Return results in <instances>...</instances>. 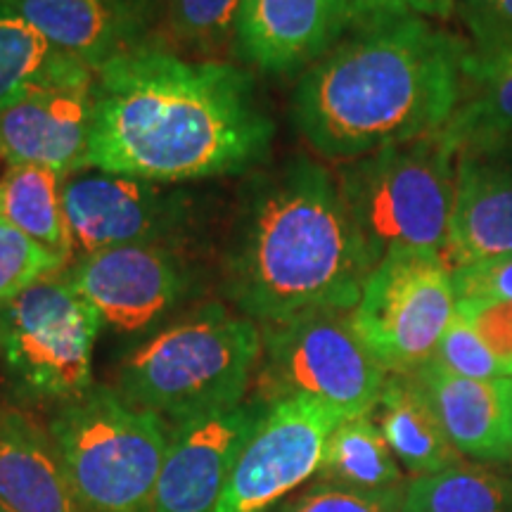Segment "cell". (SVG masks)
I'll return each mask as SVG.
<instances>
[{"label":"cell","mask_w":512,"mask_h":512,"mask_svg":"<svg viewBox=\"0 0 512 512\" xmlns=\"http://www.w3.org/2000/svg\"><path fill=\"white\" fill-rule=\"evenodd\" d=\"M273 136L247 69L150 41L95 72L86 166L169 185L240 176L266 162Z\"/></svg>","instance_id":"1"},{"label":"cell","mask_w":512,"mask_h":512,"mask_svg":"<svg viewBox=\"0 0 512 512\" xmlns=\"http://www.w3.org/2000/svg\"><path fill=\"white\" fill-rule=\"evenodd\" d=\"M467 48L415 15L349 29L299 76L292 126L330 162L439 133L463 93Z\"/></svg>","instance_id":"2"},{"label":"cell","mask_w":512,"mask_h":512,"mask_svg":"<svg viewBox=\"0 0 512 512\" xmlns=\"http://www.w3.org/2000/svg\"><path fill=\"white\" fill-rule=\"evenodd\" d=\"M370 271L337 178L323 164L292 157L242 195L223 254V290L242 316L268 325L351 311Z\"/></svg>","instance_id":"3"},{"label":"cell","mask_w":512,"mask_h":512,"mask_svg":"<svg viewBox=\"0 0 512 512\" xmlns=\"http://www.w3.org/2000/svg\"><path fill=\"white\" fill-rule=\"evenodd\" d=\"M259 358V325L209 302L140 342L121 361L114 389L133 408L178 425L240 406Z\"/></svg>","instance_id":"4"},{"label":"cell","mask_w":512,"mask_h":512,"mask_svg":"<svg viewBox=\"0 0 512 512\" xmlns=\"http://www.w3.org/2000/svg\"><path fill=\"white\" fill-rule=\"evenodd\" d=\"M441 131L339 169V192L373 268L392 252L444 256L458 152Z\"/></svg>","instance_id":"5"},{"label":"cell","mask_w":512,"mask_h":512,"mask_svg":"<svg viewBox=\"0 0 512 512\" xmlns=\"http://www.w3.org/2000/svg\"><path fill=\"white\" fill-rule=\"evenodd\" d=\"M169 430L100 384L55 408L48 427L86 512H150Z\"/></svg>","instance_id":"6"},{"label":"cell","mask_w":512,"mask_h":512,"mask_svg":"<svg viewBox=\"0 0 512 512\" xmlns=\"http://www.w3.org/2000/svg\"><path fill=\"white\" fill-rule=\"evenodd\" d=\"M102 320L67 275H46L0 309V380L12 406H53L93 387Z\"/></svg>","instance_id":"7"},{"label":"cell","mask_w":512,"mask_h":512,"mask_svg":"<svg viewBox=\"0 0 512 512\" xmlns=\"http://www.w3.org/2000/svg\"><path fill=\"white\" fill-rule=\"evenodd\" d=\"M389 373L354 328L351 311H309L261 325V396L320 401L344 420L370 415Z\"/></svg>","instance_id":"8"},{"label":"cell","mask_w":512,"mask_h":512,"mask_svg":"<svg viewBox=\"0 0 512 512\" xmlns=\"http://www.w3.org/2000/svg\"><path fill=\"white\" fill-rule=\"evenodd\" d=\"M456 302L444 256L392 252L368 273L351 320L389 375H408L437 354Z\"/></svg>","instance_id":"9"},{"label":"cell","mask_w":512,"mask_h":512,"mask_svg":"<svg viewBox=\"0 0 512 512\" xmlns=\"http://www.w3.org/2000/svg\"><path fill=\"white\" fill-rule=\"evenodd\" d=\"M62 200L81 256L126 245L183 247L192 228L190 195L169 183L93 169L64 181Z\"/></svg>","instance_id":"10"},{"label":"cell","mask_w":512,"mask_h":512,"mask_svg":"<svg viewBox=\"0 0 512 512\" xmlns=\"http://www.w3.org/2000/svg\"><path fill=\"white\" fill-rule=\"evenodd\" d=\"M67 280L98 311L102 325L124 335L147 332L195 292L197 273L181 245H126L81 256Z\"/></svg>","instance_id":"11"},{"label":"cell","mask_w":512,"mask_h":512,"mask_svg":"<svg viewBox=\"0 0 512 512\" xmlns=\"http://www.w3.org/2000/svg\"><path fill=\"white\" fill-rule=\"evenodd\" d=\"M344 418L325 403L294 396L268 403L230 472L216 512H266L316 475L325 444Z\"/></svg>","instance_id":"12"},{"label":"cell","mask_w":512,"mask_h":512,"mask_svg":"<svg viewBox=\"0 0 512 512\" xmlns=\"http://www.w3.org/2000/svg\"><path fill=\"white\" fill-rule=\"evenodd\" d=\"M93 117L91 69L34 86L0 110V159L8 166H43L64 178L88 169Z\"/></svg>","instance_id":"13"},{"label":"cell","mask_w":512,"mask_h":512,"mask_svg":"<svg viewBox=\"0 0 512 512\" xmlns=\"http://www.w3.org/2000/svg\"><path fill=\"white\" fill-rule=\"evenodd\" d=\"M266 411L268 403L256 396L228 411L171 425L150 512H216L230 472Z\"/></svg>","instance_id":"14"},{"label":"cell","mask_w":512,"mask_h":512,"mask_svg":"<svg viewBox=\"0 0 512 512\" xmlns=\"http://www.w3.org/2000/svg\"><path fill=\"white\" fill-rule=\"evenodd\" d=\"M349 29V0H242L233 53L264 74H292L330 53Z\"/></svg>","instance_id":"15"},{"label":"cell","mask_w":512,"mask_h":512,"mask_svg":"<svg viewBox=\"0 0 512 512\" xmlns=\"http://www.w3.org/2000/svg\"><path fill=\"white\" fill-rule=\"evenodd\" d=\"M91 72L150 43L159 0H0Z\"/></svg>","instance_id":"16"},{"label":"cell","mask_w":512,"mask_h":512,"mask_svg":"<svg viewBox=\"0 0 512 512\" xmlns=\"http://www.w3.org/2000/svg\"><path fill=\"white\" fill-rule=\"evenodd\" d=\"M512 254V152H460L444 261L463 268Z\"/></svg>","instance_id":"17"},{"label":"cell","mask_w":512,"mask_h":512,"mask_svg":"<svg viewBox=\"0 0 512 512\" xmlns=\"http://www.w3.org/2000/svg\"><path fill=\"white\" fill-rule=\"evenodd\" d=\"M413 375L460 453L484 460L510 458L512 377L472 380L448 373L434 358Z\"/></svg>","instance_id":"18"},{"label":"cell","mask_w":512,"mask_h":512,"mask_svg":"<svg viewBox=\"0 0 512 512\" xmlns=\"http://www.w3.org/2000/svg\"><path fill=\"white\" fill-rule=\"evenodd\" d=\"M0 503L12 512H86L50 432L12 403L0 406Z\"/></svg>","instance_id":"19"},{"label":"cell","mask_w":512,"mask_h":512,"mask_svg":"<svg viewBox=\"0 0 512 512\" xmlns=\"http://www.w3.org/2000/svg\"><path fill=\"white\" fill-rule=\"evenodd\" d=\"M441 133L458 155L512 152V41L467 48L463 93Z\"/></svg>","instance_id":"20"},{"label":"cell","mask_w":512,"mask_h":512,"mask_svg":"<svg viewBox=\"0 0 512 512\" xmlns=\"http://www.w3.org/2000/svg\"><path fill=\"white\" fill-rule=\"evenodd\" d=\"M370 415L396 460L415 475L460 465V451L413 373L389 375Z\"/></svg>","instance_id":"21"},{"label":"cell","mask_w":512,"mask_h":512,"mask_svg":"<svg viewBox=\"0 0 512 512\" xmlns=\"http://www.w3.org/2000/svg\"><path fill=\"white\" fill-rule=\"evenodd\" d=\"M64 181L67 178L43 166H8L0 178V221L67 264L74 249L64 214Z\"/></svg>","instance_id":"22"},{"label":"cell","mask_w":512,"mask_h":512,"mask_svg":"<svg viewBox=\"0 0 512 512\" xmlns=\"http://www.w3.org/2000/svg\"><path fill=\"white\" fill-rule=\"evenodd\" d=\"M318 475L356 489H392L401 486V467L384 441L373 415L347 418L335 427L325 444Z\"/></svg>","instance_id":"23"},{"label":"cell","mask_w":512,"mask_h":512,"mask_svg":"<svg viewBox=\"0 0 512 512\" xmlns=\"http://www.w3.org/2000/svg\"><path fill=\"white\" fill-rule=\"evenodd\" d=\"M401 512H512V482L460 463L411 479L403 486Z\"/></svg>","instance_id":"24"},{"label":"cell","mask_w":512,"mask_h":512,"mask_svg":"<svg viewBox=\"0 0 512 512\" xmlns=\"http://www.w3.org/2000/svg\"><path fill=\"white\" fill-rule=\"evenodd\" d=\"M81 69L88 67L60 53L27 19L0 8V110L34 86Z\"/></svg>","instance_id":"25"},{"label":"cell","mask_w":512,"mask_h":512,"mask_svg":"<svg viewBox=\"0 0 512 512\" xmlns=\"http://www.w3.org/2000/svg\"><path fill=\"white\" fill-rule=\"evenodd\" d=\"M242 0H166V29L178 48L214 55L233 48Z\"/></svg>","instance_id":"26"},{"label":"cell","mask_w":512,"mask_h":512,"mask_svg":"<svg viewBox=\"0 0 512 512\" xmlns=\"http://www.w3.org/2000/svg\"><path fill=\"white\" fill-rule=\"evenodd\" d=\"M62 266L60 256L0 221V309L36 280L57 273Z\"/></svg>","instance_id":"27"},{"label":"cell","mask_w":512,"mask_h":512,"mask_svg":"<svg viewBox=\"0 0 512 512\" xmlns=\"http://www.w3.org/2000/svg\"><path fill=\"white\" fill-rule=\"evenodd\" d=\"M401 503L403 486L356 489V486L323 482L292 498L280 512H401Z\"/></svg>","instance_id":"28"},{"label":"cell","mask_w":512,"mask_h":512,"mask_svg":"<svg viewBox=\"0 0 512 512\" xmlns=\"http://www.w3.org/2000/svg\"><path fill=\"white\" fill-rule=\"evenodd\" d=\"M434 361L441 368H446L448 373L472 377V380H496V377H505L494 354L486 349L482 337L458 313L453 316L444 337H441Z\"/></svg>","instance_id":"29"},{"label":"cell","mask_w":512,"mask_h":512,"mask_svg":"<svg viewBox=\"0 0 512 512\" xmlns=\"http://www.w3.org/2000/svg\"><path fill=\"white\" fill-rule=\"evenodd\" d=\"M456 313L482 337L505 377H512V302L503 299H458Z\"/></svg>","instance_id":"30"},{"label":"cell","mask_w":512,"mask_h":512,"mask_svg":"<svg viewBox=\"0 0 512 512\" xmlns=\"http://www.w3.org/2000/svg\"><path fill=\"white\" fill-rule=\"evenodd\" d=\"M456 299H503L512 302V254L453 268Z\"/></svg>","instance_id":"31"},{"label":"cell","mask_w":512,"mask_h":512,"mask_svg":"<svg viewBox=\"0 0 512 512\" xmlns=\"http://www.w3.org/2000/svg\"><path fill=\"white\" fill-rule=\"evenodd\" d=\"M351 29L396 17L448 19L456 12V0H349Z\"/></svg>","instance_id":"32"},{"label":"cell","mask_w":512,"mask_h":512,"mask_svg":"<svg viewBox=\"0 0 512 512\" xmlns=\"http://www.w3.org/2000/svg\"><path fill=\"white\" fill-rule=\"evenodd\" d=\"M472 34V46H494L512 41V0L456 5Z\"/></svg>","instance_id":"33"},{"label":"cell","mask_w":512,"mask_h":512,"mask_svg":"<svg viewBox=\"0 0 512 512\" xmlns=\"http://www.w3.org/2000/svg\"><path fill=\"white\" fill-rule=\"evenodd\" d=\"M508 441H510V458H512V401H510V437H508Z\"/></svg>","instance_id":"34"},{"label":"cell","mask_w":512,"mask_h":512,"mask_svg":"<svg viewBox=\"0 0 512 512\" xmlns=\"http://www.w3.org/2000/svg\"><path fill=\"white\" fill-rule=\"evenodd\" d=\"M460 3H489V0H456V5Z\"/></svg>","instance_id":"35"},{"label":"cell","mask_w":512,"mask_h":512,"mask_svg":"<svg viewBox=\"0 0 512 512\" xmlns=\"http://www.w3.org/2000/svg\"><path fill=\"white\" fill-rule=\"evenodd\" d=\"M0 512H12V510L5 503H0Z\"/></svg>","instance_id":"36"}]
</instances>
